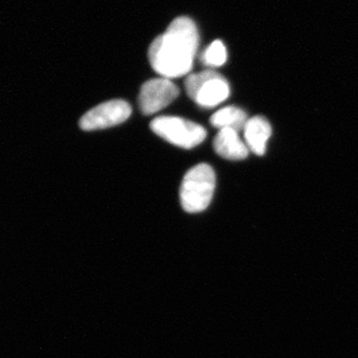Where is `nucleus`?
<instances>
[{"mask_svg":"<svg viewBox=\"0 0 358 358\" xmlns=\"http://www.w3.org/2000/svg\"><path fill=\"white\" fill-rule=\"evenodd\" d=\"M188 96L200 107L211 109L229 96L227 80L214 71H203L189 75L185 80Z\"/></svg>","mask_w":358,"mask_h":358,"instance_id":"nucleus-3","label":"nucleus"},{"mask_svg":"<svg viewBox=\"0 0 358 358\" xmlns=\"http://www.w3.org/2000/svg\"><path fill=\"white\" fill-rule=\"evenodd\" d=\"M199 30L190 18L178 17L150 45L148 58L155 72L166 79L188 74L199 48Z\"/></svg>","mask_w":358,"mask_h":358,"instance_id":"nucleus-1","label":"nucleus"},{"mask_svg":"<svg viewBox=\"0 0 358 358\" xmlns=\"http://www.w3.org/2000/svg\"><path fill=\"white\" fill-rule=\"evenodd\" d=\"M213 148L216 154L230 160H241L248 157L249 148L240 138L238 131L231 129L219 131L213 141Z\"/></svg>","mask_w":358,"mask_h":358,"instance_id":"nucleus-7","label":"nucleus"},{"mask_svg":"<svg viewBox=\"0 0 358 358\" xmlns=\"http://www.w3.org/2000/svg\"><path fill=\"white\" fill-rule=\"evenodd\" d=\"M247 122L246 113L234 106L223 108L210 117V124L214 128L234 129L238 133L244 129Z\"/></svg>","mask_w":358,"mask_h":358,"instance_id":"nucleus-9","label":"nucleus"},{"mask_svg":"<svg viewBox=\"0 0 358 358\" xmlns=\"http://www.w3.org/2000/svg\"><path fill=\"white\" fill-rule=\"evenodd\" d=\"M216 186V176L209 164H197L186 173L179 197L182 208L188 213L204 211L210 204Z\"/></svg>","mask_w":358,"mask_h":358,"instance_id":"nucleus-2","label":"nucleus"},{"mask_svg":"<svg viewBox=\"0 0 358 358\" xmlns=\"http://www.w3.org/2000/svg\"><path fill=\"white\" fill-rule=\"evenodd\" d=\"M201 60L204 65L210 66V67H220L227 60V51H226L225 45L219 40L212 42L202 54Z\"/></svg>","mask_w":358,"mask_h":358,"instance_id":"nucleus-10","label":"nucleus"},{"mask_svg":"<svg viewBox=\"0 0 358 358\" xmlns=\"http://www.w3.org/2000/svg\"><path fill=\"white\" fill-rule=\"evenodd\" d=\"M155 134L176 147L192 150L206 138L203 127L178 117H159L150 122Z\"/></svg>","mask_w":358,"mask_h":358,"instance_id":"nucleus-4","label":"nucleus"},{"mask_svg":"<svg viewBox=\"0 0 358 358\" xmlns=\"http://www.w3.org/2000/svg\"><path fill=\"white\" fill-rule=\"evenodd\" d=\"M131 114V106L126 101H108L87 112L80 120V127L87 131L110 128L127 121Z\"/></svg>","mask_w":358,"mask_h":358,"instance_id":"nucleus-5","label":"nucleus"},{"mask_svg":"<svg viewBox=\"0 0 358 358\" xmlns=\"http://www.w3.org/2000/svg\"><path fill=\"white\" fill-rule=\"evenodd\" d=\"M179 95V89L166 78L148 80L141 87L138 95V106L143 115H150L159 112L173 102Z\"/></svg>","mask_w":358,"mask_h":358,"instance_id":"nucleus-6","label":"nucleus"},{"mask_svg":"<svg viewBox=\"0 0 358 358\" xmlns=\"http://www.w3.org/2000/svg\"><path fill=\"white\" fill-rule=\"evenodd\" d=\"M272 128L267 119L254 117L248 120L244 128L245 141L250 150L257 155H265Z\"/></svg>","mask_w":358,"mask_h":358,"instance_id":"nucleus-8","label":"nucleus"}]
</instances>
